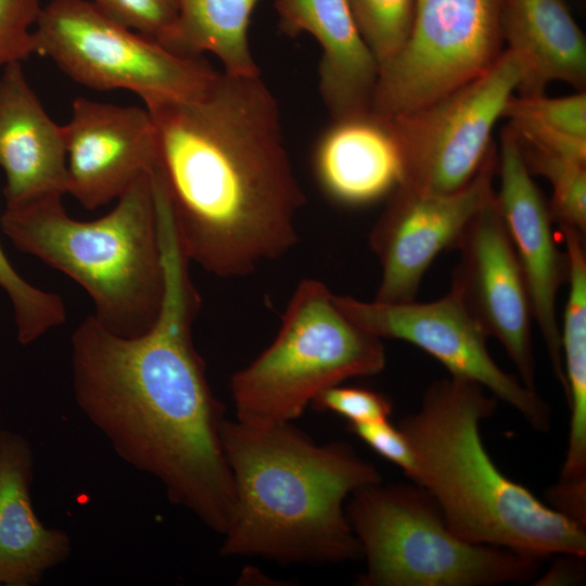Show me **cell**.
Masks as SVG:
<instances>
[{"label": "cell", "mask_w": 586, "mask_h": 586, "mask_svg": "<svg viewBox=\"0 0 586 586\" xmlns=\"http://www.w3.org/2000/svg\"><path fill=\"white\" fill-rule=\"evenodd\" d=\"M569 264V294L560 329L564 395L571 418L568 448L560 480L586 481V256L584 234L560 227Z\"/></svg>", "instance_id": "obj_21"}, {"label": "cell", "mask_w": 586, "mask_h": 586, "mask_svg": "<svg viewBox=\"0 0 586 586\" xmlns=\"http://www.w3.org/2000/svg\"><path fill=\"white\" fill-rule=\"evenodd\" d=\"M496 150L464 188L431 193L399 186L370 232L381 266L375 301L416 300L421 280L440 253L455 250L466 227L494 190Z\"/></svg>", "instance_id": "obj_12"}, {"label": "cell", "mask_w": 586, "mask_h": 586, "mask_svg": "<svg viewBox=\"0 0 586 586\" xmlns=\"http://www.w3.org/2000/svg\"><path fill=\"white\" fill-rule=\"evenodd\" d=\"M450 292L495 337L515 366L520 380L535 387L526 282L493 190L466 227L456 249Z\"/></svg>", "instance_id": "obj_13"}, {"label": "cell", "mask_w": 586, "mask_h": 586, "mask_svg": "<svg viewBox=\"0 0 586 586\" xmlns=\"http://www.w3.org/2000/svg\"><path fill=\"white\" fill-rule=\"evenodd\" d=\"M346 1L380 72L402 51L409 39L418 0Z\"/></svg>", "instance_id": "obj_25"}, {"label": "cell", "mask_w": 586, "mask_h": 586, "mask_svg": "<svg viewBox=\"0 0 586 586\" xmlns=\"http://www.w3.org/2000/svg\"><path fill=\"white\" fill-rule=\"evenodd\" d=\"M385 365L382 340L347 318L324 283L304 279L272 343L231 378L237 420L292 422L322 391Z\"/></svg>", "instance_id": "obj_6"}, {"label": "cell", "mask_w": 586, "mask_h": 586, "mask_svg": "<svg viewBox=\"0 0 586 586\" xmlns=\"http://www.w3.org/2000/svg\"><path fill=\"white\" fill-rule=\"evenodd\" d=\"M144 106L154 126L152 175L189 262L242 277L296 244L305 196L260 75L216 72L191 97Z\"/></svg>", "instance_id": "obj_2"}, {"label": "cell", "mask_w": 586, "mask_h": 586, "mask_svg": "<svg viewBox=\"0 0 586 586\" xmlns=\"http://www.w3.org/2000/svg\"><path fill=\"white\" fill-rule=\"evenodd\" d=\"M311 404L315 409L340 415L349 423L387 420L393 409L383 394L357 386H331L319 393Z\"/></svg>", "instance_id": "obj_29"}, {"label": "cell", "mask_w": 586, "mask_h": 586, "mask_svg": "<svg viewBox=\"0 0 586 586\" xmlns=\"http://www.w3.org/2000/svg\"><path fill=\"white\" fill-rule=\"evenodd\" d=\"M346 515L366 572L360 586H489L530 581L540 560L458 536L419 486L365 485Z\"/></svg>", "instance_id": "obj_7"}, {"label": "cell", "mask_w": 586, "mask_h": 586, "mask_svg": "<svg viewBox=\"0 0 586 586\" xmlns=\"http://www.w3.org/2000/svg\"><path fill=\"white\" fill-rule=\"evenodd\" d=\"M0 168L5 207L66 194V144L25 76L22 62L0 75Z\"/></svg>", "instance_id": "obj_16"}, {"label": "cell", "mask_w": 586, "mask_h": 586, "mask_svg": "<svg viewBox=\"0 0 586 586\" xmlns=\"http://www.w3.org/2000/svg\"><path fill=\"white\" fill-rule=\"evenodd\" d=\"M221 442L235 493L222 556L304 564L361 556L344 504L381 482L372 463L346 443L317 444L291 422L226 419Z\"/></svg>", "instance_id": "obj_3"}, {"label": "cell", "mask_w": 586, "mask_h": 586, "mask_svg": "<svg viewBox=\"0 0 586 586\" xmlns=\"http://www.w3.org/2000/svg\"><path fill=\"white\" fill-rule=\"evenodd\" d=\"M314 169L324 193L346 206L371 204L404 180V157L390 118L373 112L333 120L320 137Z\"/></svg>", "instance_id": "obj_18"}, {"label": "cell", "mask_w": 586, "mask_h": 586, "mask_svg": "<svg viewBox=\"0 0 586 586\" xmlns=\"http://www.w3.org/2000/svg\"><path fill=\"white\" fill-rule=\"evenodd\" d=\"M0 288L7 293L14 314L17 340L30 344L66 321L63 298L26 281L9 262L0 246Z\"/></svg>", "instance_id": "obj_26"}, {"label": "cell", "mask_w": 586, "mask_h": 586, "mask_svg": "<svg viewBox=\"0 0 586 586\" xmlns=\"http://www.w3.org/2000/svg\"><path fill=\"white\" fill-rule=\"evenodd\" d=\"M496 200L530 294L533 319L542 332L558 382L565 387L557 319V297L568 281L569 264L552 231L549 205L527 169L509 127L500 137Z\"/></svg>", "instance_id": "obj_15"}, {"label": "cell", "mask_w": 586, "mask_h": 586, "mask_svg": "<svg viewBox=\"0 0 586 586\" xmlns=\"http://www.w3.org/2000/svg\"><path fill=\"white\" fill-rule=\"evenodd\" d=\"M40 0H0V67L36 54L34 26Z\"/></svg>", "instance_id": "obj_28"}, {"label": "cell", "mask_w": 586, "mask_h": 586, "mask_svg": "<svg viewBox=\"0 0 586 586\" xmlns=\"http://www.w3.org/2000/svg\"><path fill=\"white\" fill-rule=\"evenodd\" d=\"M520 80V66L505 49L494 65L476 78L390 118L404 157L400 186L451 193L469 184L496 150L493 129Z\"/></svg>", "instance_id": "obj_10"}, {"label": "cell", "mask_w": 586, "mask_h": 586, "mask_svg": "<svg viewBox=\"0 0 586 586\" xmlns=\"http://www.w3.org/2000/svg\"><path fill=\"white\" fill-rule=\"evenodd\" d=\"M162 245L164 298L146 332L120 336L92 315L73 332L74 397L124 461L156 477L170 502L224 535L235 508L224 408L192 341L200 297L190 262L173 233Z\"/></svg>", "instance_id": "obj_1"}, {"label": "cell", "mask_w": 586, "mask_h": 586, "mask_svg": "<svg viewBox=\"0 0 586 586\" xmlns=\"http://www.w3.org/2000/svg\"><path fill=\"white\" fill-rule=\"evenodd\" d=\"M351 431L380 456L400 468L411 479L416 470V457L406 435L387 420L349 423Z\"/></svg>", "instance_id": "obj_30"}, {"label": "cell", "mask_w": 586, "mask_h": 586, "mask_svg": "<svg viewBox=\"0 0 586 586\" xmlns=\"http://www.w3.org/2000/svg\"><path fill=\"white\" fill-rule=\"evenodd\" d=\"M66 144V194L93 211L120 198L155 165L154 126L148 109L73 101L63 125Z\"/></svg>", "instance_id": "obj_14"}, {"label": "cell", "mask_w": 586, "mask_h": 586, "mask_svg": "<svg viewBox=\"0 0 586 586\" xmlns=\"http://www.w3.org/2000/svg\"><path fill=\"white\" fill-rule=\"evenodd\" d=\"M502 117L521 148L586 162V91L512 95Z\"/></svg>", "instance_id": "obj_23"}, {"label": "cell", "mask_w": 586, "mask_h": 586, "mask_svg": "<svg viewBox=\"0 0 586 586\" xmlns=\"http://www.w3.org/2000/svg\"><path fill=\"white\" fill-rule=\"evenodd\" d=\"M258 1L173 0L176 20L163 46L186 56L212 53L228 74L259 75L249 42L251 17Z\"/></svg>", "instance_id": "obj_22"}, {"label": "cell", "mask_w": 586, "mask_h": 586, "mask_svg": "<svg viewBox=\"0 0 586 586\" xmlns=\"http://www.w3.org/2000/svg\"><path fill=\"white\" fill-rule=\"evenodd\" d=\"M93 220L71 217L62 198L5 207L0 225L22 252L80 285L105 329L126 337L146 332L164 298L163 247L152 173L144 174Z\"/></svg>", "instance_id": "obj_5"}, {"label": "cell", "mask_w": 586, "mask_h": 586, "mask_svg": "<svg viewBox=\"0 0 586 586\" xmlns=\"http://www.w3.org/2000/svg\"><path fill=\"white\" fill-rule=\"evenodd\" d=\"M34 454L26 437L0 430V586L38 585L71 555V538L46 527L31 502Z\"/></svg>", "instance_id": "obj_19"}, {"label": "cell", "mask_w": 586, "mask_h": 586, "mask_svg": "<svg viewBox=\"0 0 586 586\" xmlns=\"http://www.w3.org/2000/svg\"><path fill=\"white\" fill-rule=\"evenodd\" d=\"M33 33L36 54L48 56L76 82L130 91L143 103L191 97L216 74L201 56L177 54L87 0L41 5Z\"/></svg>", "instance_id": "obj_8"}, {"label": "cell", "mask_w": 586, "mask_h": 586, "mask_svg": "<svg viewBox=\"0 0 586 586\" xmlns=\"http://www.w3.org/2000/svg\"><path fill=\"white\" fill-rule=\"evenodd\" d=\"M280 29L311 35L322 49L319 92L333 120L371 112L379 65L346 0H275Z\"/></svg>", "instance_id": "obj_17"}, {"label": "cell", "mask_w": 586, "mask_h": 586, "mask_svg": "<svg viewBox=\"0 0 586 586\" xmlns=\"http://www.w3.org/2000/svg\"><path fill=\"white\" fill-rule=\"evenodd\" d=\"M91 2L115 22L161 44L169 35L176 20L173 0H92Z\"/></svg>", "instance_id": "obj_27"}, {"label": "cell", "mask_w": 586, "mask_h": 586, "mask_svg": "<svg viewBox=\"0 0 586 586\" xmlns=\"http://www.w3.org/2000/svg\"><path fill=\"white\" fill-rule=\"evenodd\" d=\"M502 0H418L402 51L379 72L371 111L393 118L486 72L504 52Z\"/></svg>", "instance_id": "obj_9"}, {"label": "cell", "mask_w": 586, "mask_h": 586, "mask_svg": "<svg viewBox=\"0 0 586 586\" xmlns=\"http://www.w3.org/2000/svg\"><path fill=\"white\" fill-rule=\"evenodd\" d=\"M520 150L530 173L543 176L551 186L552 196L548 205L552 220L559 227H570L585 235L586 162Z\"/></svg>", "instance_id": "obj_24"}, {"label": "cell", "mask_w": 586, "mask_h": 586, "mask_svg": "<svg viewBox=\"0 0 586 586\" xmlns=\"http://www.w3.org/2000/svg\"><path fill=\"white\" fill-rule=\"evenodd\" d=\"M334 302L364 330L381 340H402L423 349L450 375L477 383L514 408L536 431L549 430L548 404L495 362L487 348L488 335L450 291L425 303L365 302L335 294Z\"/></svg>", "instance_id": "obj_11"}, {"label": "cell", "mask_w": 586, "mask_h": 586, "mask_svg": "<svg viewBox=\"0 0 586 586\" xmlns=\"http://www.w3.org/2000/svg\"><path fill=\"white\" fill-rule=\"evenodd\" d=\"M501 30L521 69L520 95L552 81L586 91V38L564 0H502Z\"/></svg>", "instance_id": "obj_20"}, {"label": "cell", "mask_w": 586, "mask_h": 586, "mask_svg": "<svg viewBox=\"0 0 586 586\" xmlns=\"http://www.w3.org/2000/svg\"><path fill=\"white\" fill-rule=\"evenodd\" d=\"M475 382H432L419 409L398 428L416 457L411 480L461 538L543 560L586 555L585 525L507 477L484 447L480 426L496 398Z\"/></svg>", "instance_id": "obj_4"}]
</instances>
